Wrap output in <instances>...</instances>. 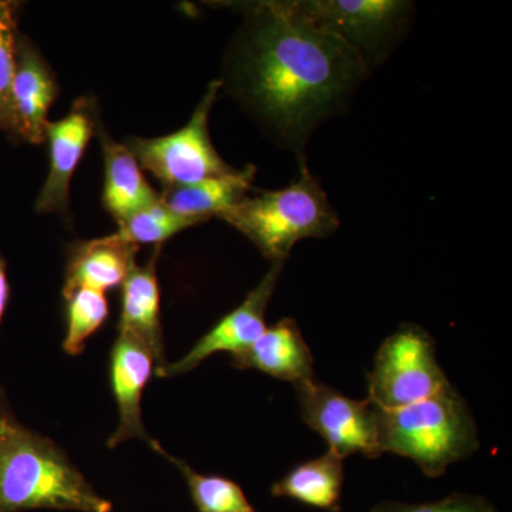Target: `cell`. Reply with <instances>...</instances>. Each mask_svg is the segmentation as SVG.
I'll return each mask as SVG.
<instances>
[{"label":"cell","mask_w":512,"mask_h":512,"mask_svg":"<svg viewBox=\"0 0 512 512\" xmlns=\"http://www.w3.org/2000/svg\"><path fill=\"white\" fill-rule=\"evenodd\" d=\"M447 384L430 333L404 323L377 350L367 375V399L380 409H397L427 399Z\"/></svg>","instance_id":"obj_7"},{"label":"cell","mask_w":512,"mask_h":512,"mask_svg":"<svg viewBox=\"0 0 512 512\" xmlns=\"http://www.w3.org/2000/svg\"><path fill=\"white\" fill-rule=\"evenodd\" d=\"M117 224H119L117 232L131 244L137 247L140 245L161 247L167 239L202 222L175 214L161 201L160 197V200L154 204L133 212Z\"/></svg>","instance_id":"obj_21"},{"label":"cell","mask_w":512,"mask_h":512,"mask_svg":"<svg viewBox=\"0 0 512 512\" xmlns=\"http://www.w3.org/2000/svg\"><path fill=\"white\" fill-rule=\"evenodd\" d=\"M20 3L0 0V133H12V86L16 72Z\"/></svg>","instance_id":"obj_22"},{"label":"cell","mask_w":512,"mask_h":512,"mask_svg":"<svg viewBox=\"0 0 512 512\" xmlns=\"http://www.w3.org/2000/svg\"><path fill=\"white\" fill-rule=\"evenodd\" d=\"M301 419L328 444V451L345 460L353 454L382 456L379 407L369 399L355 400L326 384L295 386Z\"/></svg>","instance_id":"obj_8"},{"label":"cell","mask_w":512,"mask_h":512,"mask_svg":"<svg viewBox=\"0 0 512 512\" xmlns=\"http://www.w3.org/2000/svg\"><path fill=\"white\" fill-rule=\"evenodd\" d=\"M111 512L62 448L23 426L0 387V512Z\"/></svg>","instance_id":"obj_2"},{"label":"cell","mask_w":512,"mask_h":512,"mask_svg":"<svg viewBox=\"0 0 512 512\" xmlns=\"http://www.w3.org/2000/svg\"><path fill=\"white\" fill-rule=\"evenodd\" d=\"M161 247L143 266H134L121 285V315L117 330H126L143 340L156 357L157 370L167 365L163 325H161L160 286L157 261Z\"/></svg>","instance_id":"obj_15"},{"label":"cell","mask_w":512,"mask_h":512,"mask_svg":"<svg viewBox=\"0 0 512 512\" xmlns=\"http://www.w3.org/2000/svg\"><path fill=\"white\" fill-rule=\"evenodd\" d=\"M370 512H497V508L487 498L456 493L433 503L407 504L384 501Z\"/></svg>","instance_id":"obj_23"},{"label":"cell","mask_w":512,"mask_h":512,"mask_svg":"<svg viewBox=\"0 0 512 512\" xmlns=\"http://www.w3.org/2000/svg\"><path fill=\"white\" fill-rule=\"evenodd\" d=\"M282 5L352 47L369 70L393 52L413 13V3L403 0H282Z\"/></svg>","instance_id":"obj_5"},{"label":"cell","mask_w":512,"mask_h":512,"mask_svg":"<svg viewBox=\"0 0 512 512\" xmlns=\"http://www.w3.org/2000/svg\"><path fill=\"white\" fill-rule=\"evenodd\" d=\"M10 298V285L8 278V266L5 258L0 254V325L5 318L6 309H8Z\"/></svg>","instance_id":"obj_24"},{"label":"cell","mask_w":512,"mask_h":512,"mask_svg":"<svg viewBox=\"0 0 512 512\" xmlns=\"http://www.w3.org/2000/svg\"><path fill=\"white\" fill-rule=\"evenodd\" d=\"M271 264H285L293 247L306 238H325L339 227L338 212L305 164L298 180L281 190H252L222 215Z\"/></svg>","instance_id":"obj_4"},{"label":"cell","mask_w":512,"mask_h":512,"mask_svg":"<svg viewBox=\"0 0 512 512\" xmlns=\"http://www.w3.org/2000/svg\"><path fill=\"white\" fill-rule=\"evenodd\" d=\"M97 134L104 157L103 204L114 220L120 222L160 200V194L148 184L130 148L116 143L101 123Z\"/></svg>","instance_id":"obj_16"},{"label":"cell","mask_w":512,"mask_h":512,"mask_svg":"<svg viewBox=\"0 0 512 512\" xmlns=\"http://www.w3.org/2000/svg\"><path fill=\"white\" fill-rule=\"evenodd\" d=\"M229 55V86L281 146L301 153L370 70L338 37L296 18L278 0L247 3Z\"/></svg>","instance_id":"obj_1"},{"label":"cell","mask_w":512,"mask_h":512,"mask_svg":"<svg viewBox=\"0 0 512 512\" xmlns=\"http://www.w3.org/2000/svg\"><path fill=\"white\" fill-rule=\"evenodd\" d=\"M345 466L343 458L326 451L289 470L271 488L272 497L289 498L308 507L339 512Z\"/></svg>","instance_id":"obj_18"},{"label":"cell","mask_w":512,"mask_h":512,"mask_svg":"<svg viewBox=\"0 0 512 512\" xmlns=\"http://www.w3.org/2000/svg\"><path fill=\"white\" fill-rule=\"evenodd\" d=\"M66 299V335L63 350L70 356L82 355L86 342L109 318L106 293L94 289H76Z\"/></svg>","instance_id":"obj_20"},{"label":"cell","mask_w":512,"mask_h":512,"mask_svg":"<svg viewBox=\"0 0 512 512\" xmlns=\"http://www.w3.org/2000/svg\"><path fill=\"white\" fill-rule=\"evenodd\" d=\"M151 447L171 461L183 474L197 512H259L249 503L241 485L235 481L215 474L197 473L185 461L165 453L157 441Z\"/></svg>","instance_id":"obj_19"},{"label":"cell","mask_w":512,"mask_h":512,"mask_svg":"<svg viewBox=\"0 0 512 512\" xmlns=\"http://www.w3.org/2000/svg\"><path fill=\"white\" fill-rule=\"evenodd\" d=\"M93 101L80 99L63 119L46 124L50 168L45 184L37 195L36 211L40 214L66 215L69 211L70 184L90 140L99 128Z\"/></svg>","instance_id":"obj_10"},{"label":"cell","mask_w":512,"mask_h":512,"mask_svg":"<svg viewBox=\"0 0 512 512\" xmlns=\"http://www.w3.org/2000/svg\"><path fill=\"white\" fill-rule=\"evenodd\" d=\"M59 94V84L49 63L32 40L18 39L16 72L12 86L10 140L42 144L46 140L47 114Z\"/></svg>","instance_id":"obj_12"},{"label":"cell","mask_w":512,"mask_h":512,"mask_svg":"<svg viewBox=\"0 0 512 512\" xmlns=\"http://www.w3.org/2000/svg\"><path fill=\"white\" fill-rule=\"evenodd\" d=\"M284 264H272L264 278L248 293L244 302L229 312L175 363H167L157 370V376L173 377L190 373L215 353L227 352L231 356L247 350L264 332L265 313L274 295Z\"/></svg>","instance_id":"obj_9"},{"label":"cell","mask_w":512,"mask_h":512,"mask_svg":"<svg viewBox=\"0 0 512 512\" xmlns=\"http://www.w3.org/2000/svg\"><path fill=\"white\" fill-rule=\"evenodd\" d=\"M379 424L383 453L410 458L430 478L478 450L476 421L451 383L409 406L379 407Z\"/></svg>","instance_id":"obj_3"},{"label":"cell","mask_w":512,"mask_h":512,"mask_svg":"<svg viewBox=\"0 0 512 512\" xmlns=\"http://www.w3.org/2000/svg\"><path fill=\"white\" fill-rule=\"evenodd\" d=\"M315 357L303 338L295 319L285 318L265 328L251 346L232 356V366L239 370L254 369L292 383L293 386L315 380Z\"/></svg>","instance_id":"obj_13"},{"label":"cell","mask_w":512,"mask_h":512,"mask_svg":"<svg viewBox=\"0 0 512 512\" xmlns=\"http://www.w3.org/2000/svg\"><path fill=\"white\" fill-rule=\"evenodd\" d=\"M110 353V383L119 410V424L107 447L116 448L124 441L138 439L153 444L141 414L144 389L150 382L156 357L143 340L126 330H117Z\"/></svg>","instance_id":"obj_11"},{"label":"cell","mask_w":512,"mask_h":512,"mask_svg":"<svg viewBox=\"0 0 512 512\" xmlns=\"http://www.w3.org/2000/svg\"><path fill=\"white\" fill-rule=\"evenodd\" d=\"M221 87L222 80L210 83L190 121L180 130L157 138H128L126 146L140 167L165 188L197 184L237 170L222 160L210 136V114Z\"/></svg>","instance_id":"obj_6"},{"label":"cell","mask_w":512,"mask_h":512,"mask_svg":"<svg viewBox=\"0 0 512 512\" xmlns=\"http://www.w3.org/2000/svg\"><path fill=\"white\" fill-rule=\"evenodd\" d=\"M256 170L248 165L221 177L208 178L197 184L165 188L161 201L175 214L207 222L212 217H222L231 211L254 190Z\"/></svg>","instance_id":"obj_17"},{"label":"cell","mask_w":512,"mask_h":512,"mask_svg":"<svg viewBox=\"0 0 512 512\" xmlns=\"http://www.w3.org/2000/svg\"><path fill=\"white\" fill-rule=\"evenodd\" d=\"M137 245L119 232L72 245L67 256L63 296L76 289H94L106 293L123 285L136 266Z\"/></svg>","instance_id":"obj_14"}]
</instances>
